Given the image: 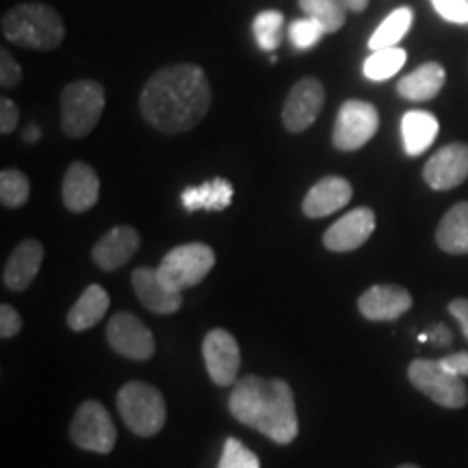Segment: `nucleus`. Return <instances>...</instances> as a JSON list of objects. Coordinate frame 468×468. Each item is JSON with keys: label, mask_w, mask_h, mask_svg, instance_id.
<instances>
[{"label": "nucleus", "mask_w": 468, "mask_h": 468, "mask_svg": "<svg viewBox=\"0 0 468 468\" xmlns=\"http://www.w3.org/2000/svg\"><path fill=\"white\" fill-rule=\"evenodd\" d=\"M210 85L200 66L178 63L163 68L145 83L142 91L144 120L165 134L191 131L210 109Z\"/></svg>", "instance_id": "1"}, {"label": "nucleus", "mask_w": 468, "mask_h": 468, "mask_svg": "<svg viewBox=\"0 0 468 468\" xmlns=\"http://www.w3.org/2000/svg\"><path fill=\"white\" fill-rule=\"evenodd\" d=\"M228 408L239 423L261 431L276 444H291L300 434L295 397L284 379L239 378L228 399Z\"/></svg>", "instance_id": "2"}, {"label": "nucleus", "mask_w": 468, "mask_h": 468, "mask_svg": "<svg viewBox=\"0 0 468 468\" xmlns=\"http://www.w3.org/2000/svg\"><path fill=\"white\" fill-rule=\"evenodd\" d=\"M3 35L22 48L55 50L66 37V25L57 9L42 3H28L5 14Z\"/></svg>", "instance_id": "3"}, {"label": "nucleus", "mask_w": 468, "mask_h": 468, "mask_svg": "<svg viewBox=\"0 0 468 468\" xmlns=\"http://www.w3.org/2000/svg\"><path fill=\"white\" fill-rule=\"evenodd\" d=\"M117 410L133 434L152 438L165 427L167 406L161 390L148 382H126L117 393Z\"/></svg>", "instance_id": "4"}, {"label": "nucleus", "mask_w": 468, "mask_h": 468, "mask_svg": "<svg viewBox=\"0 0 468 468\" xmlns=\"http://www.w3.org/2000/svg\"><path fill=\"white\" fill-rule=\"evenodd\" d=\"M107 93L96 80H74L61 91V126L68 137L83 139L101 122Z\"/></svg>", "instance_id": "5"}, {"label": "nucleus", "mask_w": 468, "mask_h": 468, "mask_svg": "<svg viewBox=\"0 0 468 468\" xmlns=\"http://www.w3.org/2000/svg\"><path fill=\"white\" fill-rule=\"evenodd\" d=\"M213 267V248H208L207 243H185L167 251L156 273H159L163 284L176 292H183L191 286L200 284Z\"/></svg>", "instance_id": "6"}, {"label": "nucleus", "mask_w": 468, "mask_h": 468, "mask_svg": "<svg viewBox=\"0 0 468 468\" xmlns=\"http://www.w3.org/2000/svg\"><path fill=\"white\" fill-rule=\"evenodd\" d=\"M408 379L414 388L442 408L460 410L468 403V388L462 378L453 376L441 360L419 358L408 367Z\"/></svg>", "instance_id": "7"}, {"label": "nucleus", "mask_w": 468, "mask_h": 468, "mask_svg": "<svg viewBox=\"0 0 468 468\" xmlns=\"http://www.w3.org/2000/svg\"><path fill=\"white\" fill-rule=\"evenodd\" d=\"M69 438L79 449L93 453H111L117 442V431L113 419L109 417L107 408L101 401H85L76 410Z\"/></svg>", "instance_id": "8"}, {"label": "nucleus", "mask_w": 468, "mask_h": 468, "mask_svg": "<svg viewBox=\"0 0 468 468\" xmlns=\"http://www.w3.org/2000/svg\"><path fill=\"white\" fill-rule=\"evenodd\" d=\"M379 128L378 109L365 101H347L338 111L332 144L341 152H356L376 137Z\"/></svg>", "instance_id": "9"}, {"label": "nucleus", "mask_w": 468, "mask_h": 468, "mask_svg": "<svg viewBox=\"0 0 468 468\" xmlns=\"http://www.w3.org/2000/svg\"><path fill=\"white\" fill-rule=\"evenodd\" d=\"M107 341L113 351L131 360H150L154 356V336L142 319L131 313H117L109 321Z\"/></svg>", "instance_id": "10"}, {"label": "nucleus", "mask_w": 468, "mask_h": 468, "mask_svg": "<svg viewBox=\"0 0 468 468\" xmlns=\"http://www.w3.org/2000/svg\"><path fill=\"white\" fill-rule=\"evenodd\" d=\"M204 362L210 379L218 386H234L241 367V351L239 343L224 327H215L204 336L202 343Z\"/></svg>", "instance_id": "11"}, {"label": "nucleus", "mask_w": 468, "mask_h": 468, "mask_svg": "<svg viewBox=\"0 0 468 468\" xmlns=\"http://www.w3.org/2000/svg\"><path fill=\"white\" fill-rule=\"evenodd\" d=\"M325 90L319 79L314 76H306V79L297 80L286 98L282 109V122L286 131L291 133H303L317 122V117L324 109Z\"/></svg>", "instance_id": "12"}, {"label": "nucleus", "mask_w": 468, "mask_h": 468, "mask_svg": "<svg viewBox=\"0 0 468 468\" xmlns=\"http://www.w3.org/2000/svg\"><path fill=\"white\" fill-rule=\"evenodd\" d=\"M423 178L434 191H449L460 186L468 178V145L449 144L438 150L425 163Z\"/></svg>", "instance_id": "13"}, {"label": "nucleus", "mask_w": 468, "mask_h": 468, "mask_svg": "<svg viewBox=\"0 0 468 468\" xmlns=\"http://www.w3.org/2000/svg\"><path fill=\"white\" fill-rule=\"evenodd\" d=\"M376 230V213L371 208L360 207L343 215L336 224H332L324 234V245L330 251L358 250L368 241Z\"/></svg>", "instance_id": "14"}, {"label": "nucleus", "mask_w": 468, "mask_h": 468, "mask_svg": "<svg viewBox=\"0 0 468 468\" xmlns=\"http://www.w3.org/2000/svg\"><path fill=\"white\" fill-rule=\"evenodd\" d=\"M412 308V295L397 284H376L358 300L360 314L368 321H395Z\"/></svg>", "instance_id": "15"}, {"label": "nucleus", "mask_w": 468, "mask_h": 468, "mask_svg": "<svg viewBox=\"0 0 468 468\" xmlns=\"http://www.w3.org/2000/svg\"><path fill=\"white\" fill-rule=\"evenodd\" d=\"M133 286L137 292L139 302L144 303L150 313L156 314H174L183 308V292H176L163 284L156 269L137 267L133 271Z\"/></svg>", "instance_id": "16"}, {"label": "nucleus", "mask_w": 468, "mask_h": 468, "mask_svg": "<svg viewBox=\"0 0 468 468\" xmlns=\"http://www.w3.org/2000/svg\"><path fill=\"white\" fill-rule=\"evenodd\" d=\"M63 204L72 213H85L96 207L101 197V180L87 163L76 161L68 167L63 178Z\"/></svg>", "instance_id": "17"}, {"label": "nucleus", "mask_w": 468, "mask_h": 468, "mask_svg": "<svg viewBox=\"0 0 468 468\" xmlns=\"http://www.w3.org/2000/svg\"><path fill=\"white\" fill-rule=\"evenodd\" d=\"M137 250L139 232L131 226H115L107 234H102V239L96 243L91 256L96 261V265L104 269V271H115V269L124 267Z\"/></svg>", "instance_id": "18"}, {"label": "nucleus", "mask_w": 468, "mask_h": 468, "mask_svg": "<svg viewBox=\"0 0 468 468\" xmlns=\"http://www.w3.org/2000/svg\"><path fill=\"white\" fill-rule=\"evenodd\" d=\"M44 261V245L35 239H27L17 248L11 251L7 265L3 271V284L9 291L22 292L33 284L35 276H37L39 267Z\"/></svg>", "instance_id": "19"}, {"label": "nucleus", "mask_w": 468, "mask_h": 468, "mask_svg": "<svg viewBox=\"0 0 468 468\" xmlns=\"http://www.w3.org/2000/svg\"><path fill=\"white\" fill-rule=\"evenodd\" d=\"M351 200V185L349 180L341 178V176H327L321 178L308 196L303 197L302 210L310 219H321L327 215L336 213L338 208L347 207Z\"/></svg>", "instance_id": "20"}, {"label": "nucleus", "mask_w": 468, "mask_h": 468, "mask_svg": "<svg viewBox=\"0 0 468 468\" xmlns=\"http://www.w3.org/2000/svg\"><path fill=\"white\" fill-rule=\"evenodd\" d=\"M447 72L441 63H423L412 74L403 76L397 85V93L410 102H427L441 93Z\"/></svg>", "instance_id": "21"}, {"label": "nucleus", "mask_w": 468, "mask_h": 468, "mask_svg": "<svg viewBox=\"0 0 468 468\" xmlns=\"http://www.w3.org/2000/svg\"><path fill=\"white\" fill-rule=\"evenodd\" d=\"M109 292L101 284H90L68 313V325L74 332H85L98 325L109 310Z\"/></svg>", "instance_id": "22"}, {"label": "nucleus", "mask_w": 468, "mask_h": 468, "mask_svg": "<svg viewBox=\"0 0 468 468\" xmlns=\"http://www.w3.org/2000/svg\"><path fill=\"white\" fill-rule=\"evenodd\" d=\"M438 120L430 111H408L401 120V137L403 148H406L408 156H419L434 144L438 137Z\"/></svg>", "instance_id": "23"}, {"label": "nucleus", "mask_w": 468, "mask_h": 468, "mask_svg": "<svg viewBox=\"0 0 468 468\" xmlns=\"http://www.w3.org/2000/svg\"><path fill=\"white\" fill-rule=\"evenodd\" d=\"M234 196V186L226 178H213L200 186H189L180 196L183 207L193 210H226L230 207Z\"/></svg>", "instance_id": "24"}, {"label": "nucleus", "mask_w": 468, "mask_h": 468, "mask_svg": "<svg viewBox=\"0 0 468 468\" xmlns=\"http://www.w3.org/2000/svg\"><path fill=\"white\" fill-rule=\"evenodd\" d=\"M436 243L447 254H468V202L449 208L438 224Z\"/></svg>", "instance_id": "25"}, {"label": "nucleus", "mask_w": 468, "mask_h": 468, "mask_svg": "<svg viewBox=\"0 0 468 468\" xmlns=\"http://www.w3.org/2000/svg\"><path fill=\"white\" fill-rule=\"evenodd\" d=\"M414 20V11L410 7H399L395 9L386 20L376 28V33L368 39V48L373 52L384 50V48H395L397 44L406 37Z\"/></svg>", "instance_id": "26"}, {"label": "nucleus", "mask_w": 468, "mask_h": 468, "mask_svg": "<svg viewBox=\"0 0 468 468\" xmlns=\"http://www.w3.org/2000/svg\"><path fill=\"white\" fill-rule=\"evenodd\" d=\"M300 7L306 17L319 22L325 33H336L347 20V7L343 0H300Z\"/></svg>", "instance_id": "27"}, {"label": "nucleus", "mask_w": 468, "mask_h": 468, "mask_svg": "<svg viewBox=\"0 0 468 468\" xmlns=\"http://www.w3.org/2000/svg\"><path fill=\"white\" fill-rule=\"evenodd\" d=\"M406 63V50L401 48H384V50H376L368 55V58L365 61V68L362 72L368 80H388L390 76H395Z\"/></svg>", "instance_id": "28"}, {"label": "nucleus", "mask_w": 468, "mask_h": 468, "mask_svg": "<svg viewBox=\"0 0 468 468\" xmlns=\"http://www.w3.org/2000/svg\"><path fill=\"white\" fill-rule=\"evenodd\" d=\"M254 37L261 50L273 52L282 44L284 16L280 11H261L254 20Z\"/></svg>", "instance_id": "29"}, {"label": "nucleus", "mask_w": 468, "mask_h": 468, "mask_svg": "<svg viewBox=\"0 0 468 468\" xmlns=\"http://www.w3.org/2000/svg\"><path fill=\"white\" fill-rule=\"evenodd\" d=\"M31 183L20 169H3L0 174V202L5 208H20L28 202Z\"/></svg>", "instance_id": "30"}, {"label": "nucleus", "mask_w": 468, "mask_h": 468, "mask_svg": "<svg viewBox=\"0 0 468 468\" xmlns=\"http://www.w3.org/2000/svg\"><path fill=\"white\" fill-rule=\"evenodd\" d=\"M325 31L319 22L310 20V17H300V20H292L289 25V39L295 50H308L313 46H317L324 37Z\"/></svg>", "instance_id": "31"}, {"label": "nucleus", "mask_w": 468, "mask_h": 468, "mask_svg": "<svg viewBox=\"0 0 468 468\" xmlns=\"http://www.w3.org/2000/svg\"><path fill=\"white\" fill-rule=\"evenodd\" d=\"M218 468H261V462L239 438H228Z\"/></svg>", "instance_id": "32"}, {"label": "nucleus", "mask_w": 468, "mask_h": 468, "mask_svg": "<svg viewBox=\"0 0 468 468\" xmlns=\"http://www.w3.org/2000/svg\"><path fill=\"white\" fill-rule=\"evenodd\" d=\"M436 14L453 25H468V0H431Z\"/></svg>", "instance_id": "33"}, {"label": "nucleus", "mask_w": 468, "mask_h": 468, "mask_svg": "<svg viewBox=\"0 0 468 468\" xmlns=\"http://www.w3.org/2000/svg\"><path fill=\"white\" fill-rule=\"evenodd\" d=\"M22 80V68L9 55L7 50L0 52V85L3 87H17Z\"/></svg>", "instance_id": "34"}, {"label": "nucleus", "mask_w": 468, "mask_h": 468, "mask_svg": "<svg viewBox=\"0 0 468 468\" xmlns=\"http://www.w3.org/2000/svg\"><path fill=\"white\" fill-rule=\"evenodd\" d=\"M22 330V317L20 313L9 303L0 306V336L3 338H14L17 332Z\"/></svg>", "instance_id": "35"}, {"label": "nucleus", "mask_w": 468, "mask_h": 468, "mask_svg": "<svg viewBox=\"0 0 468 468\" xmlns=\"http://www.w3.org/2000/svg\"><path fill=\"white\" fill-rule=\"evenodd\" d=\"M17 122H20V111H17L16 102L3 98L0 101V133L11 134L17 128Z\"/></svg>", "instance_id": "36"}, {"label": "nucleus", "mask_w": 468, "mask_h": 468, "mask_svg": "<svg viewBox=\"0 0 468 468\" xmlns=\"http://www.w3.org/2000/svg\"><path fill=\"white\" fill-rule=\"evenodd\" d=\"M441 365L452 371L458 378H468V351H458V354H449L441 360Z\"/></svg>", "instance_id": "37"}, {"label": "nucleus", "mask_w": 468, "mask_h": 468, "mask_svg": "<svg viewBox=\"0 0 468 468\" xmlns=\"http://www.w3.org/2000/svg\"><path fill=\"white\" fill-rule=\"evenodd\" d=\"M449 313H452L455 321H458L462 335H464L466 341H468V300H464V297H458V300H453L452 303H449Z\"/></svg>", "instance_id": "38"}, {"label": "nucleus", "mask_w": 468, "mask_h": 468, "mask_svg": "<svg viewBox=\"0 0 468 468\" xmlns=\"http://www.w3.org/2000/svg\"><path fill=\"white\" fill-rule=\"evenodd\" d=\"M427 341H431L434 345H449L452 343V332H449L447 325L438 324L427 332Z\"/></svg>", "instance_id": "39"}, {"label": "nucleus", "mask_w": 468, "mask_h": 468, "mask_svg": "<svg viewBox=\"0 0 468 468\" xmlns=\"http://www.w3.org/2000/svg\"><path fill=\"white\" fill-rule=\"evenodd\" d=\"M343 5L347 11H354V14H362L368 7V0H343Z\"/></svg>", "instance_id": "40"}, {"label": "nucleus", "mask_w": 468, "mask_h": 468, "mask_svg": "<svg viewBox=\"0 0 468 468\" xmlns=\"http://www.w3.org/2000/svg\"><path fill=\"white\" fill-rule=\"evenodd\" d=\"M39 139V128L37 126H31V128H27L25 131V142H28V144H35Z\"/></svg>", "instance_id": "41"}, {"label": "nucleus", "mask_w": 468, "mask_h": 468, "mask_svg": "<svg viewBox=\"0 0 468 468\" xmlns=\"http://www.w3.org/2000/svg\"><path fill=\"white\" fill-rule=\"evenodd\" d=\"M397 468H420V466H417V464H401V466H397Z\"/></svg>", "instance_id": "42"}]
</instances>
